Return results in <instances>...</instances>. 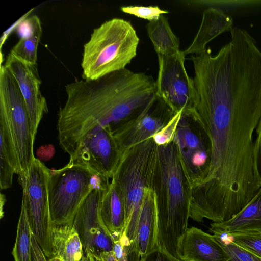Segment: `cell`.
I'll list each match as a JSON object with an SVG mask.
<instances>
[{
    "instance_id": "1",
    "label": "cell",
    "mask_w": 261,
    "mask_h": 261,
    "mask_svg": "<svg viewBox=\"0 0 261 261\" xmlns=\"http://www.w3.org/2000/svg\"><path fill=\"white\" fill-rule=\"evenodd\" d=\"M67 99L58 114L60 145L70 156L95 128H111L135 116L155 96L151 75L126 68L99 79L65 86Z\"/></svg>"
},
{
    "instance_id": "2",
    "label": "cell",
    "mask_w": 261,
    "mask_h": 261,
    "mask_svg": "<svg viewBox=\"0 0 261 261\" xmlns=\"http://www.w3.org/2000/svg\"><path fill=\"white\" fill-rule=\"evenodd\" d=\"M152 189L155 195L158 245L178 258L177 244L188 228L192 188L174 140L158 146Z\"/></svg>"
},
{
    "instance_id": "3",
    "label": "cell",
    "mask_w": 261,
    "mask_h": 261,
    "mask_svg": "<svg viewBox=\"0 0 261 261\" xmlns=\"http://www.w3.org/2000/svg\"><path fill=\"white\" fill-rule=\"evenodd\" d=\"M139 38L130 22L115 18L94 29L84 45L83 80L99 79L126 68L137 55Z\"/></svg>"
},
{
    "instance_id": "4",
    "label": "cell",
    "mask_w": 261,
    "mask_h": 261,
    "mask_svg": "<svg viewBox=\"0 0 261 261\" xmlns=\"http://www.w3.org/2000/svg\"><path fill=\"white\" fill-rule=\"evenodd\" d=\"M158 146L152 138L136 144L121 155L111 179L122 196L125 216L123 233L133 243L145 191L152 188Z\"/></svg>"
},
{
    "instance_id": "5",
    "label": "cell",
    "mask_w": 261,
    "mask_h": 261,
    "mask_svg": "<svg viewBox=\"0 0 261 261\" xmlns=\"http://www.w3.org/2000/svg\"><path fill=\"white\" fill-rule=\"evenodd\" d=\"M0 131L8 142L17 166L25 175L35 158V137L27 106L18 84L4 65L0 68Z\"/></svg>"
},
{
    "instance_id": "6",
    "label": "cell",
    "mask_w": 261,
    "mask_h": 261,
    "mask_svg": "<svg viewBox=\"0 0 261 261\" xmlns=\"http://www.w3.org/2000/svg\"><path fill=\"white\" fill-rule=\"evenodd\" d=\"M110 179L69 162L62 168L50 170L48 195L54 226L72 225L76 213L88 194L95 188L108 186Z\"/></svg>"
},
{
    "instance_id": "7",
    "label": "cell",
    "mask_w": 261,
    "mask_h": 261,
    "mask_svg": "<svg viewBox=\"0 0 261 261\" xmlns=\"http://www.w3.org/2000/svg\"><path fill=\"white\" fill-rule=\"evenodd\" d=\"M50 172V169L35 158L28 173L19 175L32 233L47 259L55 256L48 195Z\"/></svg>"
},
{
    "instance_id": "8",
    "label": "cell",
    "mask_w": 261,
    "mask_h": 261,
    "mask_svg": "<svg viewBox=\"0 0 261 261\" xmlns=\"http://www.w3.org/2000/svg\"><path fill=\"white\" fill-rule=\"evenodd\" d=\"M159 70L155 81V95L171 109L185 113L194 103L195 92L193 79L185 66L182 51L171 55L157 54Z\"/></svg>"
},
{
    "instance_id": "9",
    "label": "cell",
    "mask_w": 261,
    "mask_h": 261,
    "mask_svg": "<svg viewBox=\"0 0 261 261\" xmlns=\"http://www.w3.org/2000/svg\"><path fill=\"white\" fill-rule=\"evenodd\" d=\"M175 113L155 95L138 114L112 128L120 157L129 147L152 138Z\"/></svg>"
},
{
    "instance_id": "10",
    "label": "cell",
    "mask_w": 261,
    "mask_h": 261,
    "mask_svg": "<svg viewBox=\"0 0 261 261\" xmlns=\"http://www.w3.org/2000/svg\"><path fill=\"white\" fill-rule=\"evenodd\" d=\"M108 186L92 190L74 217L72 225L79 234L84 255L90 253L98 256L102 252L113 250V237L100 215L102 197Z\"/></svg>"
},
{
    "instance_id": "11",
    "label": "cell",
    "mask_w": 261,
    "mask_h": 261,
    "mask_svg": "<svg viewBox=\"0 0 261 261\" xmlns=\"http://www.w3.org/2000/svg\"><path fill=\"white\" fill-rule=\"evenodd\" d=\"M120 158L109 125L95 128L81 142L69 163L111 179Z\"/></svg>"
},
{
    "instance_id": "12",
    "label": "cell",
    "mask_w": 261,
    "mask_h": 261,
    "mask_svg": "<svg viewBox=\"0 0 261 261\" xmlns=\"http://www.w3.org/2000/svg\"><path fill=\"white\" fill-rule=\"evenodd\" d=\"M190 118L182 114L173 140L177 145L192 190L204 178L210 161L207 139L200 129L195 131Z\"/></svg>"
},
{
    "instance_id": "13",
    "label": "cell",
    "mask_w": 261,
    "mask_h": 261,
    "mask_svg": "<svg viewBox=\"0 0 261 261\" xmlns=\"http://www.w3.org/2000/svg\"><path fill=\"white\" fill-rule=\"evenodd\" d=\"M4 65L16 80L25 101L33 134L35 138L38 126L44 114L48 112L45 98L40 90L41 80L37 63L25 61L11 51Z\"/></svg>"
},
{
    "instance_id": "14",
    "label": "cell",
    "mask_w": 261,
    "mask_h": 261,
    "mask_svg": "<svg viewBox=\"0 0 261 261\" xmlns=\"http://www.w3.org/2000/svg\"><path fill=\"white\" fill-rule=\"evenodd\" d=\"M157 213L155 195L151 188L146 189L133 243L127 248V261H139L156 248Z\"/></svg>"
},
{
    "instance_id": "15",
    "label": "cell",
    "mask_w": 261,
    "mask_h": 261,
    "mask_svg": "<svg viewBox=\"0 0 261 261\" xmlns=\"http://www.w3.org/2000/svg\"><path fill=\"white\" fill-rule=\"evenodd\" d=\"M176 253L181 261H228L229 256L213 234L188 228L178 239Z\"/></svg>"
},
{
    "instance_id": "16",
    "label": "cell",
    "mask_w": 261,
    "mask_h": 261,
    "mask_svg": "<svg viewBox=\"0 0 261 261\" xmlns=\"http://www.w3.org/2000/svg\"><path fill=\"white\" fill-rule=\"evenodd\" d=\"M232 26V19L222 10L213 7L206 9L199 30L190 45L182 51L184 55L201 54L209 42L223 32L230 31Z\"/></svg>"
},
{
    "instance_id": "17",
    "label": "cell",
    "mask_w": 261,
    "mask_h": 261,
    "mask_svg": "<svg viewBox=\"0 0 261 261\" xmlns=\"http://www.w3.org/2000/svg\"><path fill=\"white\" fill-rule=\"evenodd\" d=\"M209 231L212 234L261 232V189L252 200L233 217L222 222H212Z\"/></svg>"
},
{
    "instance_id": "18",
    "label": "cell",
    "mask_w": 261,
    "mask_h": 261,
    "mask_svg": "<svg viewBox=\"0 0 261 261\" xmlns=\"http://www.w3.org/2000/svg\"><path fill=\"white\" fill-rule=\"evenodd\" d=\"M100 215L113 239L121 237L125 228L124 205L119 189L112 179L102 197Z\"/></svg>"
},
{
    "instance_id": "19",
    "label": "cell",
    "mask_w": 261,
    "mask_h": 261,
    "mask_svg": "<svg viewBox=\"0 0 261 261\" xmlns=\"http://www.w3.org/2000/svg\"><path fill=\"white\" fill-rule=\"evenodd\" d=\"M52 240L55 254L62 261H82L84 256L83 247L73 225L54 226Z\"/></svg>"
},
{
    "instance_id": "20",
    "label": "cell",
    "mask_w": 261,
    "mask_h": 261,
    "mask_svg": "<svg viewBox=\"0 0 261 261\" xmlns=\"http://www.w3.org/2000/svg\"><path fill=\"white\" fill-rule=\"evenodd\" d=\"M147 33L157 54L171 55L179 53V40L171 30L167 18L161 15L149 21Z\"/></svg>"
},
{
    "instance_id": "21",
    "label": "cell",
    "mask_w": 261,
    "mask_h": 261,
    "mask_svg": "<svg viewBox=\"0 0 261 261\" xmlns=\"http://www.w3.org/2000/svg\"><path fill=\"white\" fill-rule=\"evenodd\" d=\"M27 21L30 28L29 34L21 37L11 51L19 58L35 64L37 61L38 46L42 34L41 23L40 18L36 15L30 17Z\"/></svg>"
},
{
    "instance_id": "22",
    "label": "cell",
    "mask_w": 261,
    "mask_h": 261,
    "mask_svg": "<svg viewBox=\"0 0 261 261\" xmlns=\"http://www.w3.org/2000/svg\"><path fill=\"white\" fill-rule=\"evenodd\" d=\"M32 234L25 203L22 198L16 240L12 252L15 261H33L31 252Z\"/></svg>"
},
{
    "instance_id": "23",
    "label": "cell",
    "mask_w": 261,
    "mask_h": 261,
    "mask_svg": "<svg viewBox=\"0 0 261 261\" xmlns=\"http://www.w3.org/2000/svg\"><path fill=\"white\" fill-rule=\"evenodd\" d=\"M0 187L1 190L10 188L16 167L5 137L0 132Z\"/></svg>"
},
{
    "instance_id": "24",
    "label": "cell",
    "mask_w": 261,
    "mask_h": 261,
    "mask_svg": "<svg viewBox=\"0 0 261 261\" xmlns=\"http://www.w3.org/2000/svg\"><path fill=\"white\" fill-rule=\"evenodd\" d=\"M218 238L231 241L261 258V232H243L230 234H220Z\"/></svg>"
},
{
    "instance_id": "25",
    "label": "cell",
    "mask_w": 261,
    "mask_h": 261,
    "mask_svg": "<svg viewBox=\"0 0 261 261\" xmlns=\"http://www.w3.org/2000/svg\"><path fill=\"white\" fill-rule=\"evenodd\" d=\"M229 256L228 261H261V258L231 241L214 236Z\"/></svg>"
},
{
    "instance_id": "26",
    "label": "cell",
    "mask_w": 261,
    "mask_h": 261,
    "mask_svg": "<svg viewBox=\"0 0 261 261\" xmlns=\"http://www.w3.org/2000/svg\"><path fill=\"white\" fill-rule=\"evenodd\" d=\"M182 111L176 113L166 125L152 137L158 146L166 145L174 139Z\"/></svg>"
},
{
    "instance_id": "27",
    "label": "cell",
    "mask_w": 261,
    "mask_h": 261,
    "mask_svg": "<svg viewBox=\"0 0 261 261\" xmlns=\"http://www.w3.org/2000/svg\"><path fill=\"white\" fill-rule=\"evenodd\" d=\"M120 9L125 13L148 20L149 21L156 20L161 15L169 13L168 11L162 10L157 6H128L121 7Z\"/></svg>"
},
{
    "instance_id": "28",
    "label": "cell",
    "mask_w": 261,
    "mask_h": 261,
    "mask_svg": "<svg viewBox=\"0 0 261 261\" xmlns=\"http://www.w3.org/2000/svg\"><path fill=\"white\" fill-rule=\"evenodd\" d=\"M256 138L254 142L253 158L256 175L261 186V118L256 129Z\"/></svg>"
},
{
    "instance_id": "29",
    "label": "cell",
    "mask_w": 261,
    "mask_h": 261,
    "mask_svg": "<svg viewBox=\"0 0 261 261\" xmlns=\"http://www.w3.org/2000/svg\"><path fill=\"white\" fill-rule=\"evenodd\" d=\"M139 261H181L174 257L166 250L158 245L156 249L151 253Z\"/></svg>"
},
{
    "instance_id": "30",
    "label": "cell",
    "mask_w": 261,
    "mask_h": 261,
    "mask_svg": "<svg viewBox=\"0 0 261 261\" xmlns=\"http://www.w3.org/2000/svg\"><path fill=\"white\" fill-rule=\"evenodd\" d=\"M31 252L33 261H47L33 233L31 238Z\"/></svg>"
},
{
    "instance_id": "31",
    "label": "cell",
    "mask_w": 261,
    "mask_h": 261,
    "mask_svg": "<svg viewBox=\"0 0 261 261\" xmlns=\"http://www.w3.org/2000/svg\"><path fill=\"white\" fill-rule=\"evenodd\" d=\"M95 256L98 261H118L113 250L102 252L98 256Z\"/></svg>"
},
{
    "instance_id": "32",
    "label": "cell",
    "mask_w": 261,
    "mask_h": 261,
    "mask_svg": "<svg viewBox=\"0 0 261 261\" xmlns=\"http://www.w3.org/2000/svg\"><path fill=\"white\" fill-rule=\"evenodd\" d=\"M47 261H62L58 256L55 255L51 258L47 259Z\"/></svg>"
},
{
    "instance_id": "33",
    "label": "cell",
    "mask_w": 261,
    "mask_h": 261,
    "mask_svg": "<svg viewBox=\"0 0 261 261\" xmlns=\"http://www.w3.org/2000/svg\"></svg>"
}]
</instances>
